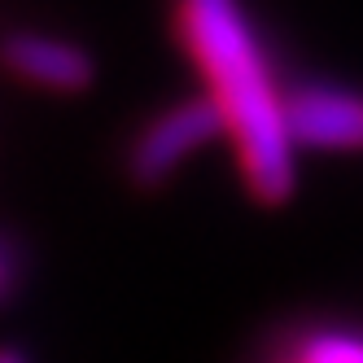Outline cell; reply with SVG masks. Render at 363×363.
I'll return each instance as SVG.
<instances>
[{"mask_svg": "<svg viewBox=\"0 0 363 363\" xmlns=\"http://www.w3.org/2000/svg\"><path fill=\"white\" fill-rule=\"evenodd\" d=\"M13 284H18V254H13V245L5 237H0V302L13 294Z\"/></svg>", "mask_w": 363, "mask_h": 363, "instance_id": "cell-6", "label": "cell"}, {"mask_svg": "<svg viewBox=\"0 0 363 363\" xmlns=\"http://www.w3.org/2000/svg\"><path fill=\"white\" fill-rule=\"evenodd\" d=\"M0 66L13 79L31 84L40 92H84L96 79V62L84 44L62 40L53 31H13L0 44Z\"/></svg>", "mask_w": 363, "mask_h": 363, "instance_id": "cell-3", "label": "cell"}, {"mask_svg": "<svg viewBox=\"0 0 363 363\" xmlns=\"http://www.w3.org/2000/svg\"><path fill=\"white\" fill-rule=\"evenodd\" d=\"M0 363H31L22 346H0Z\"/></svg>", "mask_w": 363, "mask_h": 363, "instance_id": "cell-7", "label": "cell"}, {"mask_svg": "<svg viewBox=\"0 0 363 363\" xmlns=\"http://www.w3.org/2000/svg\"><path fill=\"white\" fill-rule=\"evenodd\" d=\"M289 127L298 153H354L363 149V96L333 84H306L289 92Z\"/></svg>", "mask_w": 363, "mask_h": 363, "instance_id": "cell-4", "label": "cell"}, {"mask_svg": "<svg viewBox=\"0 0 363 363\" xmlns=\"http://www.w3.org/2000/svg\"><path fill=\"white\" fill-rule=\"evenodd\" d=\"M284 363H363V333L315 328L289 346Z\"/></svg>", "mask_w": 363, "mask_h": 363, "instance_id": "cell-5", "label": "cell"}, {"mask_svg": "<svg viewBox=\"0 0 363 363\" xmlns=\"http://www.w3.org/2000/svg\"><path fill=\"white\" fill-rule=\"evenodd\" d=\"M175 35L223 118L245 189L280 206L298 184V140L289 127V92L267 62L258 27L228 0H189L175 9Z\"/></svg>", "mask_w": 363, "mask_h": 363, "instance_id": "cell-1", "label": "cell"}, {"mask_svg": "<svg viewBox=\"0 0 363 363\" xmlns=\"http://www.w3.org/2000/svg\"><path fill=\"white\" fill-rule=\"evenodd\" d=\"M215 140H228L215 101L206 92L179 96L136 132L132 149H127V171H132L136 184H162Z\"/></svg>", "mask_w": 363, "mask_h": 363, "instance_id": "cell-2", "label": "cell"}]
</instances>
